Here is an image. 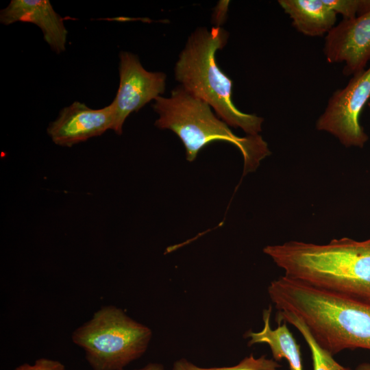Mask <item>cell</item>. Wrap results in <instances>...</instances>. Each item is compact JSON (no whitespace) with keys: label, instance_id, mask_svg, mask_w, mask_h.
I'll use <instances>...</instances> for the list:
<instances>
[{"label":"cell","instance_id":"6da1fadb","mask_svg":"<svg viewBox=\"0 0 370 370\" xmlns=\"http://www.w3.org/2000/svg\"><path fill=\"white\" fill-rule=\"evenodd\" d=\"M268 293L278 311L300 319L332 355L347 349L370 350V304L284 275L270 283Z\"/></svg>","mask_w":370,"mask_h":370},{"label":"cell","instance_id":"7a4b0ae2","mask_svg":"<svg viewBox=\"0 0 370 370\" xmlns=\"http://www.w3.org/2000/svg\"><path fill=\"white\" fill-rule=\"evenodd\" d=\"M263 252L287 278L370 304V238L323 245L293 241L267 245Z\"/></svg>","mask_w":370,"mask_h":370},{"label":"cell","instance_id":"3957f363","mask_svg":"<svg viewBox=\"0 0 370 370\" xmlns=\"http://www.w3.org/2000/svg\"><path fill=\"white\" fill-rule=\"evenodd\" d=\"M228 32L223 27L197 28L179 55L174 73L180 86L213 108L229 126L241 128L247 135H258L262 117L240 111L232 99V81L219 67L215 55L227 44Z\"/></svg>","mask_w":370,"mask_h":370},{"label":"cell","instance_id":"277c9868","mask_svg":"<svg viewBox=\"0 0 370 370\" xmlns=\"http://www.w3.org/2000/svg\"><path fill=\"white\" fill-rule=\"evenodd\" d=\"M153 108L159 117L155 125L169 130L182 142L186 160H195L198 153L210 143L221 141L234 145L244 161V173L255 171L261 160L271 154L268 145L258 134L241 137L216 116L209 104L184 89H173L169 97H158Z\"/></svg>","mask_w":370,"mask_h":370},{"label":"cell","instance_id":"5b68a950","mask_svg":"<svg viewBox=\"0 0 370 370\" xmlns=\"http://www.w3.org/2000/svg\"><path fill=\"white\" fill-rule=\"evenodd\" d=\"M151 337L149 328L121 308L106 306L76 328L71 339L92 370H122L145 353Z\"/></svg>","mask_w":370,"mask_h":370},{"label":"cell","instance_id":"8992f818","mask_svg":"<svg viewBox=\"0 0 370 370\" xmlns=\"http://www.w3.org/2000/svg\"><path fill=\"white\" fill-rule=\"evenodd\" d=\"M369 98L370 66L353 75L344 88L332 93L317 120V130L331 134L345 147H362L368 136L359 118Z\"/></svg>","mask_w":370,"mask_h":370},{"label":"cell","instance_id":"52a82bcc","mask_svg":"<svg viewBox=\"0 0 370 370\" xmlns=\"http://www.w3.org/2000/svg\"><path fill=\"white\" fill-rule=\"evenodd\" d=\"M119 86L112 104L114 109L112 130L121 135L128 116L164 92L166 75L147 71L138 56L131 52L119 53Z\"/></svg>","mask_w":370,"mask_h":370},{"label":"cell","instance_id":"ba28073f","mask_svg":"<svg viewBox=\"0 0 370 370\" xmlns=\"http://www.w3.org/2000/svg\"><path fill=\"white\" fill-rule=\"evenodd\" d=\"M323 51L328 62L344 64L345 76L365 71L370 61V11L335 25L325 36Z\"/></svg>","mask_w":370,"mask_h":370},{"label":"cell","instance_id":"9c48e42d","mask_svg":"<svg viewBox=\"0 0 370 370\" xmlns=\"http://www.w3.org/2000/svg\"><path fill=\"white\" fill-rule=\"evenodd\" d=\"M114 124V109L112 103L95 110L74 101L64 108L58 118L49 124L47 134L55 144L71 147L112 130Z\"/></svg>","mask_w":370,"mask_h":370},{"label":"cell","instance_id":"30bf717a","mask_svg":"<svg viewBox=\"0 0 370 370\" xmlns=\"http://www.w3.org/2000/svg\"><path fill=\"white\" fill-rule=\"evenodd\" d=\"M63 20L48 0H12L0 12V22L3 25L19 21L37 25L45 40L57 53L64 51L66 48L67 31Z\"/></svg>","mask_w":370,"mask_h":370},{"label":"cell","instance_id":"8fae6325","mask_svg":"<svg viewBox=\"0 0 370 370\" xmlns=\"http://www.w3.org/2000/svg\"><path fill=\"white\" fill-rule=\"evenodd\" d=\"M297 32L310 37L326 36L335 26L337 14L324 0H279Z\"/></svg>","mask_w":370,"mask_h":370},{"label":"cell","instance_id":"7c38bea8","mask_svg":"<svg viewBox=\"0 0 370 370\" xmlns=\"http://www.w3.org/2000/svg\"><path fill=\"white\" fill-rule=\"evenodd\" d=\"M272 308L271 306L262 312L264 327L260 332L249 330L244 336L249 338L247 345L267 343L275 361L284 358L288 363L290 370H303L300 346L288 330L286 323H278L273 330L270 325Z\"/></svg>","mask_w":370,"mask_h":370},{"label":"cell","instance_id":"4fadbf2b","mask_svg":"<svg viewBox=\"0 0 370 370\" xmlns=\"http://www.w3.org/2000/svg\"><path fill=\"white\" fill-rule=\"evenodd\" d=\"M278 323L282 321L288 323L294 326L302 335L311 352L313 370H352L337 362L330 352L322 348L304 323V322L293 314L278 311L276 314Z\"/></svg>","mask_w":370,"mask_h":370},{"label":"cell","instance_id":"5bb4252c","mask_svg":"<svg viewBox=\"0 0 370 370\" xmlns=\"http://www.w3.org/2000/svg\"><path fill=\"white\" fill-rule=\"evenodd\" d=\"M281 367L273 359L267 358L265 356L256 358L251 354L234 366L223 367L202 368L182 358L174 362L172 370H280Z\"/></svg>","mask_w":370,"mask_h":370},{"label":"cell","instance_id":"9a60e30c","mask_svg":"<svg viewBox=\"0 0 370 370\" xmlns=\"http://www.w3.org/2000/svg\"><path fill=\"white\" fill-rule=\"evenodd\" d=\"M343 19H351L370 11V0H324Z\"/></svg>","mask_w":370,"mask_h":370},{"label":"cell","instance_id":"2e32d148","mask_svg":"<svg viewBox=\"0 0 370 370\" xmlns=\"http://www.w3.org/2000/svg\"><path fill=\"white\" fill-rule=\"evenodd\" d=\"M14 370H65L64 365L58 360L41 358L33 365L23 363Z\"/></svg>","mask_w":370,"mask_h":370},{"label":"cell","instance_id":"e0dca14e","mask_svg":"<svg viewBox=\"0 0 370 370\" xmlns=\"http://www.w3.org/2000/svg\"><path fill=\"white\" fill-rule=\"evenodd\" d=\"M229 1H220L217 4L212 14V22L214 27H220L227 18Z\"/></svg>","mask_w":370,"mask_h":370},{"label":"cell","instance_id":"ac0fdd59","mask_svg":"<svg viewBox=\"0 0 370 370\" xmlns=\"http://www.w3.org/2000/svg\"><path fill=\"white\" fill-rule=\"evenodd\" d=\"M124 370V369H122ZM136 370H164V368L162 365L160 363H149L146 366L143 367L141 369Z\"/></svg>","mask_w":370,"mask_h":370},{"label":"cell","instance_id":"d6986e66","mask_svg":"<svg viewBox=\"0 0 370 370\" xmlns=\"http://www.w3.org/2000/svg\"><path fill=\"white\" fill-rule=\"evenodd\" d=\"M356 370H370V364L362 363L356 367Z\"/></svg>","mask_w":370,"mask_h":370},{"label":"cell","instance_id":"ffe728a7","mask_svg":"<svg viewBox=\"0 0 370 370\" xmlns=\"http://www.w3.org/2000/svg\"><path fill=\"white\" fill-rule=\"evenodd\" d=\"M369 108H370V103H368Z\"/></svg>","mask_w":370,"mask_h":370}]
</instances>
